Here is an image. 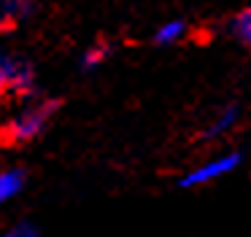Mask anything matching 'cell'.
Returning a JSON list of instances; mask_svg holds the SVG:
<instances>
[{
    "label": "cell",
    "mask_w": 251,
    "mask_h": 237,
    "mask_svg": "<svg viewBox=\"0 0 251 237\" xmlns=\"http://www.w3.org/2000/svg\"><path fill=\"white\" fill-rule=\"evenodd\" d=\"M54 108H57V102H41V105L25 108V111L8 124V129H6L8 140H14V143H27L35 135H41L44 127L49 124V116L54 113Z\"/></svg>",
    "instance_id": "cell-1"
},
{
    "label": "cell",
    "mask_w": 251,
    "mask_h": 237,
    "mask_svg": "<svg viewBox=\"0 0 251 237\" xmlns=\"http://www.w3.org/2000/svg\"><path fill=\"white\" fill-rule=\"evenodd\" d=\"M238 165H240L238 154L208 159V162H202L200 167H195L192 172H186V175L181 178V186L184 189H197V186H205V183H213V181H219V178H227Z\"/></svg>",
    "instance_id": "cell-2"
},
{
    "label": "cell",
    "mask_w": 251,
    "mask_h": 237,
    "mask_svg": "<svg viewBox=\"0 0 251 237\" xmlns=\"http://www.w3.org/2000/svg\"><path fill=\"white\" fill-rule=\"evenodd\" d=\"M0 62H3V70H6L8 86H11L14 92L25 95V92L33 89L35 73H33V68H30L27 62H22V59H17V57H3V54H0Z\"/></svg>",
    "instance_id": "cell-3"
},
{
    "label": "cell",
    "mask_w": 251,
    "mask_h": 237,
    "mask_svg": "<svg viewBox=\"0 0 251 237\" xmlns=\"http://www.w3.org/2000/svg\"><path fill=\"white\" fill-rule=\"evenodd\" d=\"M25 186V175L19 170H3L0 172V205L11 202Z\"/></svg>",
    "instance_id": "cell-4"
},
{
    "label": "cell",
    "mask_w": 251,
    "mask_h": 237,
    "mask_svg": "<svg viewBox=\"0 0 251 237\" xmlns=\"http://www.w3.org/2000/svg\"><path fill=\"white\" fill-rule=\"evenodd\" d=\"M184 35H186V24L181 19H173V22H165V24L154 32V41L162 43V46H170V43H178Z\"/></svg>",
    "instance_id": "cell-5"
},
{
    "label": "cell",
    "mask_w": 251,
    "mask_h": 237,
    "mask_svg": "<svg viewBox=\"0 0 251 237\" xmlns=\"http://www.w3.org/2000/svg\"><path fill=\"white\" fill-rule=\"evenodd\" d=\"M235 121H238V111H235V108L222 111V113H219V116L211 121V127H208V138H219V135L229 132V129L235 127Z\"/></svg>",
    "instance_id": "cell-6"
},
{
    "label": "cell",
    "mask_w": 251,
    "mask_h": 237,
    "mask_svg": "<svg viewBox=\"0 0 251 237\" xmlns=\"http://www.w3.org/2000/svg\"><path fill=\"white\" fill-rule=\"evenodd\" d=\"M232 30L243 43H251V8H246L243 14H238V19L232 22Z\"/></svg>",
    "instance_id": "cell-7"
},
{
    "label": "cell",
    "mask_w": 251,
    "mask_h": 237,
    "mask_svg": "<svg viewBox=\"0 0 251 237\" xmlns=\"http://www.w3.org/2000/svg\"><path fill=\"white\" fill-rule=\"evenodd\" d=\"M105 57H108V48L105 46H92V48H87V54L81 57V65L87 70H95L105 62Z\"/></svg>",
    "instance_id": "cell-8"
},
{
    "label": "cell",
    "mask_w": 251,
    "mask_h": 237,
    "mask_svg": "<svg viewBox=\"0 0 251 237\" xmlns=\"http://www.w3.org/2000/svg\"><path fill=\"white\" fill-rule=\"evenodd\" d=\"M3 237H38V229H35L33 224H27V221H22V224L11 226Z\"/></svg>",
    "instance_id": "cell-9"
},
{
    "label": "cell",
    "mask_w": 251,
    "mask_h": 237,
    "mask_svg": "<svg viewBox=\"0 0 251 237\" xmlns=\"http://www.w3.org/2000/svg\"><path fill=\"white\" fill-rule=\"evenodd\" d=\"M6 89H8V78H6V70H3V62H0V97H3Z\"/></svg>",
    "instance_id": "cell-10"
}]
</instances>
